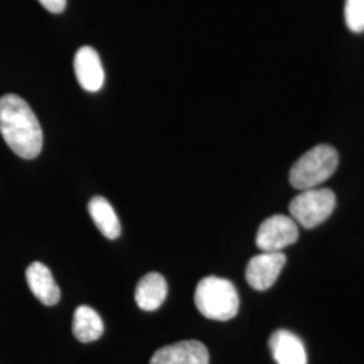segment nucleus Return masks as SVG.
Wrapping results in <instances>:
<instances>
[{
  "label": "nucleus",
  "instance_id": "nucleus-14",
  "mask_svg": "<svg viewBox=\"0 0 364 364\" xmlns=\"http://www.w3.org/2000/svg\"><path fill=\"white\" fill-rule=\"evenodd\" d=\"M344 18L353 33L364 31V0H346Z\"/></svg>",
  "mask_w": 364,
  "mask_h": 364
},
{
  "label": "nucleus",
  "instance_id": "nucleus-3",
  "mask_svg": "<svg viewBox=\"0 0 364 364\" xmlns=\"http://www.w3.org/2000/svg\"><path fill=\"white\" fill-rule=\"evenodd\" d=\"M338 166V154L329 144H317L299 156L291 166L289 180L299 191L320 186L333 176Z\"/></svg>",
  "mask_w": 364,
  "mask_h": 364
},
{
  "label": "nucleus",
  "instance_id": "nucleus-13",
  "mask_svg": "<svg viewBox=\"0 0 364 364\" xmlns=\"http://www.w3.org/2000/svg\"><path fill=\"white\" fill-rule=\"evenodd\" d=\"M72 331L78 341L92 343L102 338L105 332V323L95 309L87 305H81L75 311Z\"/></svg>",
  "mask_w": 364,
  "mask_h": 364
},
{
  "label": "nucleus",
  "instance_id": "nucleus-1",
  "mask_svg": "<svg viewBox=\"0 0 364 364\" xmlns=\"http://www.w3.org/2000/svg\"><path fill=\"white\" fill-rule=\"evenodd\" d=\"M0 134L14 153L23 159L39 156L43 134L30 105L14 93L0 97Z\"/></svg>",
  "mask_w": 364,
  "mask_h": 364
},
{
  "label": "nucleus",
  "instance_id": "nucleus-10",
  "mask_svg": "<svg viewBox=\"0 0 364 364\" xmlns=\"http://www.w3.org/2000/svg\"><path fill=\"white\" fill-rule=\"evenodd\" d=\"M27 285L33 294L46 306L55 305L61 299V290L55 284L48 266L41 262L31 263L26 270Z\"/></svg>",
  "mask_w": 364,
  "mask_h": 364
},
{
  "label": "nucleus",
  "instance_id": "nucleus-9",
  "mask_svg": "<svg viewBox=\"0 0 364 364\" xmlns=\"http://www.w3.org/2000/svg\"><path fill=\"white\" fill-rule=\"evenodd\" d=\"M269 347L277 364H308L304 343L290 331H275L269 340Z\"/></svg>",
  "mask_w": 364,
  "mask_h": 364
},
{
  "label": "nucleus",
  "instance_id": "nucleus-15",
  "mask_svg": "<svg viewBox=\"0 0 364 364\" xmlns=\"http://www.w3.org/2000/svg\"><path fill=\"white\" fill-rule=\"evenodd\" d=\"M39 3L53 14L63 13L65 10L66 0H38Z\"/></svg>",
  "mask_w": 364,
  "mask_h": 364
},
{
  "label": "nucleus",
  "instance_id": "nucleus-12",
  "mask_svg": "<svg viewBox=\"0 0 364 364\" xmlns=\"http://www.w3.org/2000/svg\"><path fill=\"white\" fill-rule=\"evenodd\" d=\"M88 210L92 220L107 239L114 240L120 236V221L115 209L112 208L107 198L102 196H95L88 204Z\"/></svg>",
  "mask_w": 364,
  "mask_h": 364
},
{
  "label": "nucleus",
  "instance_id": "nucleus-7",
  "mask_svg": "<svg viewBox=\"0 0 364 364\" xmlns=\"http://www.w3.org/2000/svg\"><path fill=\"white\" fill-rule=\"evenodd\" d=\"M150 364H209L208 350L197 340H183L158 350Z\"/></svg>",
  "mask_w": 364,
  "mask_h": 364
},
{
  "label": "nucleus",
  "instance_id": "nucleus-11",
  "mask_svg": "<svg viewBox=\"0 0 364 364\" xmlns=\"http://www.w3.org/2000/svg\"><path fill=\"white\" fill-rule=\"evenodd\" d=\"M168 284L164 275L149 273L141 278L135 289V301L142 311H156L166 299Z\"/></svg>",
  "mask_w": 364,
  "mask_h": 364
},
{
  "label": "nucleus",
  "instance_id": "nucleus-2",
  "mask_svg": "<svg viewBox=\"0 0 364 364\" xmlns=\"http://www.w3.org/2000/svg\"><path fill=\"white\" fill-rule=\"evenodd\" d=\"M195 304L204 317L228 321L237 314L239 296L231 281L210 275L203 278L196 287Z\"/></svg>",
  "mask_w": 364,
  "mask_h": 364
},
{
  "label": "nucleus",
  "instance_id": "nucleus-6",
  "mask_svg": "<svg viewBox=\"0 0 364 364\" xmlns=\"http://www.w3.org/2000/svg\"><path fill=\"white\" fill-rule=\"evenodd\" d=\"M287 263V255L282 251L266 252L252 257L246 267L248 285L255 290H267L273 287Z\"/></svg>",
  "mask_w": 364,
  "mask_h": 364
},
{
  "label": "nucleus",
  "instance_id": "nucleus-4",
  "mask_svg": "<svg viewBox=\"0 0 364 364\" xmlns=\"http://www.w3.org/2000/svg\"><path fill=\"white\" fill-rule=\"evenodd\" d=\"M336 205V196L328 188L305 189L296 196L289 210L291 218L304 228H314L332 215Z\"/></svg>",
  "mask_w": 364,
  "mask_h": 364
},
{
  "label": "nucleus",
  "instance_id": "nucleus-5",
  "mask_svg": "<svg viewBox=\"0 0 364 364\" xmlns=\"http://www.w3.org/2000/svg\"><path fill=\"white\" fill-rule=\"evenodd\" d=\"M299 239V227L293 218L274 215L260 224L257 234V246L260 251L277 252L296 243Z\"/></svg>",
  "mask_w": 364,
  "mask_h": 364
},
{
  "label": "nucleus",
  "instance_id": "nucleus-8",
  "mask_svg": "<svg viewBox=\"0 0 364 364\" xmlns=\"http://www.w3.org/2000/svg\"><path fill=\"white\" fill-rule=\"evenodd\" d=\"M75 73L78 84L88 92L100 91L105 85V69L99 53L91 46H82L75 55Z\"/></svg>",
  "mask_w": 364,
  "mask_h": 364
}]
</instances>
